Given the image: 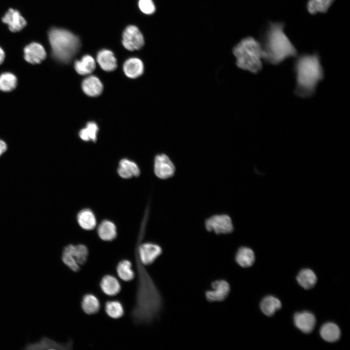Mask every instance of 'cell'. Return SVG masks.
<instances>
[{"mask_svg": "<svg viewBox=\"0 0 350 350\" xmlns=\"http://www.w3.org/2000/svg\"><path fill=\"white\" fill-rule=\"evenodd\" d=\"M142 232L139 237L135 252L138 254L141 263L144 265L152 264L162 253L161 247L158 244L146 242L142 243Z\"/></svg>", "mask_w": 350, "mask_h": 350, "instance_id": "cell-5", "label": "cell"}, {"mask_svg": "<svg viewBox=\"0 0 350 350\" xmlns=\"http://www.w3.org/2000/svg\"><path fill=\"white\" fill-rule=\"evenodd\" d=\"M72 254L78 264L83 265L87 261L88 250L85 245H72Z\"/></svg>", "mask_w": 350, "mask_h": 350, "instance_id": "cell-33", "label": "cell"}, {"mask_svg": "<svg viewBox=\"0 0 350 350\" xmlns=\"http://www.w3.org/2000/svg\"><path fill=\"white\" fill-rule=\"evenodd\" d=\"M81 307L86 314L92 315L98 312L100 308V304L98 298L95 295L87 294L82 298Z\"/></svg>", "mask_w": 350, "mask_h": 350, "instance_id": "cell-26", "label": "cell"}, {"mask_svg": "<svg viewBox=\"0 0 350 350\" xmlns=\"http://www.w3.org/2000/svg\"><path fill=\"white\" fill-rule=\"evenodd\" d=\"M7 150V145L6 143L0 140V156L3 154Z\"/></svg>", "mask_w": 350, "mask_h": 350, "instance_id": "cell-35", "label": "cell"}, {"mask_svg": "<svg viewBox=\"0 0 350 350\" xmlns=\"http://www.w3.org/2000/svg\"><path fill=\"white\" fill-rule=\"evenodd\" d=\"M205 226L208 231H213L217 234L230 233L234 229L231 218L226 214L210 216L205 221Z\"/></svg>", "mask_w": 350, "mask_h": 350, "instance_id": "cell-6", "label": "cell"}, {"mask_svg": "<svg viewBox=\"0 0 350 350\" xmlns=\"http://www.w3.org/2000/svg\"><path fill=\"white\" fill-rule=\"evenodd\" d=\"M122 37V44L127 50H138L144 45L143 35L136 26L129 25L126 27L123 32Z\"/></svg>", "mask_w": 350, "mask_h": 350, "instance_id": "cell-7", "label": "cell"}, {"mask_svg": "<svg viewBox=\"0 0 350 350\" xmlns=\"http://www.w3.org/2000/svg\"><path fill=\"white\" fill-rule=\"evenodd\" d=\"M100 285L103 293L109 296L117 295L121 290V286L118 280L110 275L104 276L101 280Z\"/></svg>", "mask_w": 350, "mask_h": 350, "instance_id": "cell-20", "label": "cell"}, {"mask_svg": "<svg viewBox=\"0 0 350 350\" xmlns=\"http://www.w3.org/2000/svg\"><path fill=\"white\" fill-rule=\"evenodd\" d=\"M131 267L132 263L129 260H122L121 261L116 267L119 277L125 281L132 280L135 277V273Z\"/></svg>", "mask_w": 350, "mask_h": 350, "instance_id": "cell-27", "label": "cell"}, {"mask_svg": "<svg viewBox=\"0 0 350 350\" xmlns=\"http://www.w3.org/2000/svg\"><path fill=\"white\" fill-rule=\"evenodd\" d=\"M2 21L8 25L9 30L13 32L20 31L27 24L19 12L12 8L5 13L2 18Z\"/></svg>", "mask_w": 350, "mask_h": 350, "instance_id": "cell-13", "label": "cell"}, {"mask_svg": "<svg viewBox=\"0 0 350 350\" xmlns=\"http://www.w3.org/2000/svg\"><path fill=\"white\" fill-rule=\"evenodd\" d=\"M294 323L297 328L305 333H310L314 330L316 319L311 312L303 311L296 313L294 315Z\"/></svg>", "mask_w": 350, "mask_h": 350, "instance_id": "cell-11", "label": "cell"}, {"mask_svg": "<svg viewBox=\"0 0 350 350\" xmlns=\"http://www.w3.org/2000/svg\"><path fill=\"white\" fill-rule=\"evenodd\" d=\"M105 311L109 317L114 319L121 318L124 314L122 305L118 300L107 301L105 304Z\"/></svg>", "mask_w": 350, "mask_h": 350, "instance_id": "cell-31", "label": "cell"}, {"mask_svg": "<svg viewBox=\"0 0 350 350\" xmlns=\"http://www.w3.org/2000/svg\"><path fill=\"white\" fill-rule=\"evenodd\" d=\"M16 76L10 72H4L0 75V90L8 92L14 89L17 86Z\"/></svg>", "mask_w": 350, "mask_h": 350, "instance_id": "cell-32", "label": "cell"}, {"mask_svg": "<svg viewBox=\"0 0 350 350\" xmlns=\"http://www.w3.org/2000/svg\"><path fill=\"white\" fill-rule=\"evenodd\" d=\"M334 0H308L307 9L309 13L314 15L317 13L326 12Z\"/></svg>", "mask_w": 350, "mask_h": 350, "instance_id": "cell-28", "label": "cell"}, {"mask_svg": "<svg viewBox=\"0 0 350 350\" xmlns=\"http://www.w3.org/2000/svg\"><path fill=\"white\" fill-rule=\"evenodd\" d=\"M72 348V342L69 341L65 343H59L46 336L42 337L40 340L35 343H27L24 349L37 350H70Z\"/></svg>", "mask_w": 350, "mask_h": 350, "instance_id": "cell-10", "label": "cell"}, {"mask_svg": "<svg viewBox=\"0 0 350 350\" xmlns=\"http://www.w3.org/2000/svg\"><path fill=\"white\" fill-rule=\"evenodd\" d=\"M117 171L118 175L124 179L138 177L140 173V169L135 162L125 158L119 161Z\"/></svg>", "mask_w": 350, "mask_h": 350, "instance_id": "cell-14", "label": "cell"}, {"mask_svg": "<svg viewBox=\"0 0 350 350\" xmlns=\"http://www.w3.org/2000/svg\"><path fill=\"white\" fill-rule=\"evenodd\" d=\"M97 61L100 67L105 71H112L117 67L116 58L112 52L104 49L100 51L97 55Z\"/></svg>", "mask_w": 350, "mask_h": 350, "instance_id": "cell-17", "label": "cell"}, {"mask_svg": "<svg viewBox=\"0 0 350 350\" xmlns=\"http://www.w3.org/2000/svg\"><path fill=\"white\" fill-rule=\"evenodd\" d=\"M175 171V166L168 155L161 153L155 157L154 172L158 178L162 179L170 178L174 175Z\"/></svg>", "mask_w": 350, "mask_h": 350, "instance_id": "cell-8", "label": "cell"}, {"mask_svg": "<svg viewBox=\"0 0 350 350\" xmlns=\"http://www.w3.org/2000/svg\"><path fill=\"white\" fill-rule=\"evenodd\" d=\"M296 279L298 284L305 289L313 288L317 281V277L315 272L308 268L302 269Z\"/></svg>", "mask_w": 350, "mask_h": 350, "instance_id": "cell-24", "label": "cell"}, {"mask_svg": "<svg viewBox=\"0 0 350 350\" xmlns=\"http://www.w3.org/2000/svg\"><path fill=\"white\" fill-rule=\"evenodd\" d=\"M98 130L99 128L96 123L94 122H89L87 123L85 127L79 131V135L84 141L95 142L97 140Z\"/></svg>", "mask_w": 350, "mask_h": 350, "instance_id": "cell-30", "label": "cell"}, {"mask_svg": "<svg viewBox=\"0 0 350 350\" xmlns=\"http://www.w3.org/2000/svg\"><path fill=\"white\" fill-rule=\"evenodd\" d=\"M235 261L241 267L247 268L252 266L255 260L253 251L250 248L240 247L235 254Z\"/></svg>", "mask_w": 350, "mask_h": 350, "instance_id": "cell-21", "label": "cell"}, {"mask_svg": "<svg viewBox=\"0 0 350 350\" xmlns=\"http://www.w3.org/2000/svg\"><path fill=\"white\" fill-rule=\"evenodd\" d=\"M25 60L31 64H39L46 57L44 47L40 44L33 42L26 46L24 49Z\"/></svg>", "mask_w": 350, "mask_h": 350, "instance_id": "cell-12", "label": "cell"}, {"mask_svg": "<svg viewBox=\"0 0 350 350\" xmlns=\"http://www.w3.org/2000/svg\"><path fill=\"white\" fill-rule=\"evenodd\" d=\"M283 29V23L270 22L264 35L261 45L262 58L272 64H278L297 54L295 46Z\"/></svg>", "mask_w": 350, "mask_h": 350, "instance_id": "cell-1", "label": "cell"}, {"mask_svg": "<svg viewBox=\"0 0 350 350\" xmlns=\"http://www.w3.org/2000/svg\"><path fill=\"white\" fill-rule=\"evenodd\" d=\"M77 221L79 226L83 229L90 230L97 225V220L93 211L88 208L82 209L77 214Z\"/></svg>", "mask_w": 350, "mask_h": 350, "instance_id": "cell-18", "label": "cell"}, {"mask_svg": "<svg viewBox=\"0 0 350 350\" xmlns=\"http://www.w3.org/2000/svg\"><path fill=\"white\" fill-rule=\"evenodd\" d=\"M295 68L296 93L302 97L310 96L323 78V69L318 55L314 53L300 56L296 62Z\"/></svg>", "mask_w": 350, "mask_h": 350, "instance_id": "cell-2", "label": "cell"}, {"mask_svg": "<svg viewBox=\"0 0 350 350\" xmlns=\"http://www.w3.org/2000/svg\"><path fill=\"white\" fill-rule=\"evenodd\" d=\"M211 290L205 292L206 299L210 302H221L229 296L230 287L229 283L225 280H217L211 284Z\"/></svg>", "mask_w": 350, "mask_h": 350, "instance_id": "cell-9", "label": "cell"}, {"mask_svg": "<svg viewBox=\"0 0 350 350\" xmlns=\"http://www.w3.org/2000/svg\"><path fill=\"white\" fill-rule=\"evenodd\" d=\"M97 233L101 240L105 241H112L117 235L116 226L112 221L104 220L97 227Z\"/></svg>", "mask_w": 350, "mask_h": 350, "instance_id": "cell-19", "label": "cell"}, {"mask_svg": "<svg viewBox=\"0 0 350 350\" xmlns=\"http://www.w3.org/2000/svg\"><path fill=\"white\" fill-rule=\"evenodd\" d=\"M52 55L60 62H69L80 47L78 37L65 29L53 28L48 33Z\"/></svg>", "mask_w": 350, "mask_h": 350, "instance_id": "cell-4", "label": "cell"}, {"mask_svg": "<svg viewBox=\"0 0 350 350\" xmlns=\"http://www.w3.org/2000/svg\"><path fill=\"white\" fill-rule=\"evenodd\" d=\"M82 88L84 92L88 96L96 97L102 93L103 85L97 77L91 75L83 81Z\"/></svg>", "mask_w": 350, "mask_h": 350, "instance_id": "cell-16", "label": "cell"}, {"mask_svg": "<svg viewBox=\"0 0 350 350\" xmlns=\"http://www.w3.org/2000/svg\"><path fill=\"white\" fill-rule=\"evenodd\" d=\"M281 307V303L280 301L272 296L265 297L262 299L260 303V308L262 311L267 316L273 315Z\"/></svg>", "mask_w": 350, "mask_h": 350, "instance_id": "cell-25", "label": "cell"}, {"mask_svg": "<svg viewBox=\"0 0 350 350\" xmlns=\"http://www.w3.org/2000/svg\"><path fill=\"white\" fill-rule=\"evenodd\" d=\"M138 5L140 11L146 15H151L156 11V6L152 0H139Z\"/></svg>", "mask_w": 350, "mask_h": 350, "instance_id": "cell-34", "label": "cell"}, {"mask_svg": "<svg viewBox=\"0 0 350 350\" xmlns=\"http://www.w3.org/2000/svg\"><path fill=\"white\" fill-rule=\"evenodd\" d=\"M320 334L325 341L334 342L339 339L341 332L336 324L332 322H328L324 324L320 328Z\"/></svg>", "mask_w": 350, "mask_h": 350, "instance_id": "cell-22", "label": "cell"}, {"mask_svg": "<svg viewBox=\"0 0 350 350\" xmlns=\"http://www.w3.org/2000/svg\"><path fill=\"white\" fill-rule=\"evenodd\" d=\"M96 63L94 59L89 55H85L81 60H76L74 63L76 71L82 75L91 73L95 70Z\"/></svg>", "mask_w": 350, "mask_h": 350, "instance_id": "cell-23", "label": "cell"}, {"mask_svg": "<svg viewBox=\"0 0 350 350\" xmlns=\"http://www.w3.org/2000/svg\"><path fill=\"white\" fill-rule=\"evenodd\" d=\"M5 57V54L2 49L0 47V65L3 62Z\"/></svg>", "mask_w": 350, "mask_h": 350, "instance_id": "cell-36", "label": "cell"}, {"mask_svg": "<svg viewBox=\"0 0 350 350\" xmlns=\"http://www.w3.org/2000/svg\"><path fill=\"white\" fill-rule=\"evenodd\" d=\"M144 67L142 61L139 58L132 57L126 60L123 65V70L125 75L130 78H137L144 72Z\"/></svg>", "mask_w": 350, "mask_h": 350, "instance_id": "cell-15", "label": "cell"}, {"mask_svg": "<svg viewBox=\"0 0 350 350\" xmlns=\"http://www.w3.org/2000/svg\"><path fill=\"white\" fill-rule=\"evenodd\" d=\"M236 66L241 70L257 73L262 68V52L261 43L253 37L242 39L233 48Z\"/></svg>", "mask_w": 350, "mask_h": 350, "instance_id": "cell-3", "label": "cell"}, {"mask_svg": "<svg viewBox=\"0 0 350 350\" xmlns=\"http://www.w3.org/2000/svg\"><path fill=\"white\" fill-rule=\"evenodd\" d=\"M61 258L63 262L72 271L77 272L80 269V265L72 254V244L68 245L64 248Z\"/></svg>", "mask_w": 350, "mask_h": 350, "instance_id": "cell-29", "label": "cell"}]
</instances>
